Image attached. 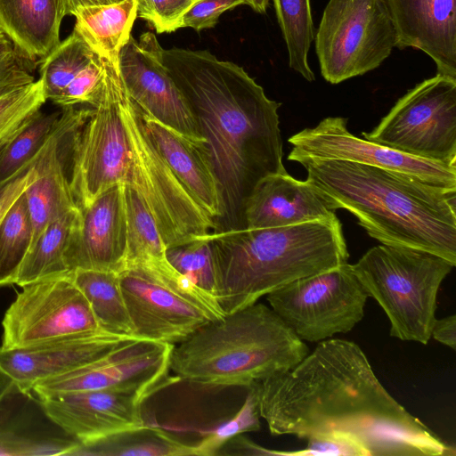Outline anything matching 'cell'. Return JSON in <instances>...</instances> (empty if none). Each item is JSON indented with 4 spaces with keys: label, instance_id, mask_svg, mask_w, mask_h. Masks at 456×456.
<instances>
[{
    "label": "cell",
    "instance_id": "6da1fadb",
    "mask_svg": "<svg viewBox=\"0 0 456 456\" xmlns=\"http://www.w3.org/2000/svg\"><path fill=\"white\" fill-rule=\"evenodd\" d=\"M253 385L273 435L307 439L340 432L369 456L456 454L389 394L353 341H320L292 369Z\"/></svg>",
    "mask_w": 456,
    "mask_h": 456
},
{
    "label": "cell",
    "instance_id": "7a4b0ae2",
    "mask_svg": "<svg viewBox=\"0 0 456 456\" xmlns=\"http://www.w3.org/2000/svg\"><path fill=\"white\" fill-rule=\"evenodd\" d=\"M162 58L192 109L220 185L224 213L216 231L245 228L244 204L255 185L287 172L281 104L241 66L207 50L163 48Z\"/></svg>",
    "mask_w": 456,
    "mask_h": 456
},
{
    "label": "cell",
    "instance_id": "3957f363",
    "mask_svg": "<svg viewBox=\"0 0 456 456\" xmlns=\"http://www.w3.org/2000/svg\"><path fill=\"white\" fill-rule=\"evenodd\" d=\"M307 180L352 213L373 239L438 255L456 265V190L364 164L295 157Z\"/></svg>",
    "mask_w": 456,
    "mask_h": 456
},
{
    "label": "cell",
    "instance_id": "277c9868",
    "mask_svg": "<svg viewBox=\"0 0 456 456\" xmlns=\"http://www.w3.org/2000/svg\"><path fill=\"white\" fill-rule=\"evenodd\" d=\"M207 238L215 297L224 314L296 280L345 264L349 256L337 216L289 226L216 231Z\"/></svg>",
    "mask_w": 456,
    "mask_h": 456
},
{
    "label": "cell",
    "instance_id": "5b68a950",
    "mask_svg": "<svg viewBox=\"0 0 456 456\" xmlns=\"http://www.w3.org/2000/svg\"><path fill=\"white\" fill-rule=\"evenodd\" d=\"M308 346L263 303L210 322L173 346L169 368L207 387H246L295 367Z\"/></svg>",
    "mask_w": 456,
    "mask_h": 456
},
{
    "label": "cell",
    "instance_id": "8992f818",
    "mask_svg": "<svg viewBox=\"0 0 456 456\" xmlns=\"http://www.w3.org/2000/svg\"><path fill=\"white\" fill-rule=\"evenodd\" d=\"M354 273L390 322V336L427 345L439 288L455 265L422 249L380 245L355 264Z\"/></svg>",
    "mask_w": 456,
    "mask_h": 456
},
{
    "label": "cell",
    "instance_id": "52a82bcc",
    "mask_svg": "<svg viewBox=\"0 0 456 456\" xmlns=\"http://www.w3.org/2000/svg\"><path fill=\"white\" fill-rule=\"evenodd\" d=\"M118 277L135 338L175 345L225 315L214 296L167 259L126 264Z\"/></svg>",
    "mask_w": 456,
    "mask_h": 456
},
{
    "label": "cell",
    "instance_id": "ba28073f",
    "mask_svg": "<svg viewBox=\"0 0 456 456\" xmlns=\"http://www.w3.org/2000/svg\"><path fill=\"white\" fill-rule=\"evenodd\" d=\"M118 106L128 143L129 165L125 183L143 200L166 247L181 245L215 232V220L179 182L155 147L146 131L141 109L127 94L122 79Z\"/></svg>",
    "mask_w": 456,
    "mask_h": 456
},
{
    "label": "cell",
    "instance_id": "9c48e42d",
    "mask_svg": "<svg viewBox=\"0 0 456 456\" xmlns=\"http://www.w3.org/2000/svg\"><path fill=\"white\" fill-rule=\"evenodd\" d=\"M314 42L323 78L338 84L378 68L396 32L383 0H330Z\"/></svg>",
    "mask_w": 456,
    "mask_h": 456
},
{
    "label": "cell",
    "instance_id": "30bf717a",
    "mask_svg": "<svg viewBox=\"0 0 456 456\" xmlns=\"http://www.w3.org/2000/svg\"><path fill=\"white\" fill-rule=\"evenodd\" d=\"M368 293L347 262L266 295L269 306L303 341L346 333L363 318Z\"/></svg>",
    "mask_w": 456,
    "mask_h": 456
},
{
    "label": "cell",
    "instance_id": "8fae6325",
    "mask_svg": "<svg viewBox=\"0 0 456 456\" xmlns=\"http://www.w3.org/2000/svg\"><path fill=\"white\" fill-rule=\"evenodd\" d=\"M102 94L89 118L73 132L69 154V185L79 208L89 206L128 173V143L119 113L121 77L118 64L106 59Z\"/></svg>",
    "mask_w": 456,
    "mask_h": 456
},
{
    "label": "cell",
    "instance_id": "7c38bea8",
    "mask_svg": "<svg viewBox=\"0 0 456 456\" xmlns=\"http://www.w3.org/2000/svg\"><path fill=\"white\" fill-rule=\"evenodd\" d=\"M362 135L412 156L456 164V78L436 74L419 83Z\"/></svg>",
    "mask_w": 456,
    "mask_h": 456
},
{
    "label": "cell",
    "instance_id": "4fadbf2b",
    "mask_svg": "<svg viewBox=\"0 0 456 456\" xmlns=\"http://www.w3.org/2000/svg\"><path fill=\"white\" fill-rule=\"evenodd\" d=\"M3 322V348H20L104 332L70 273L21 286Z\"/></svg>",
    "mask_w": 456,
    "mask_h": 456
},
{
    "label": "cell",
    "instance_id": "5bb4252c",
    "mask_svg": "<svg viewBox=\"0 0 456 456\" xmlns=\"http://www.w3.org/2000/svg\"><path fill=\"white\" fill-rule=\"evenodd\" d=\"M347 118L328 117L315 126L289 138L293 146L288 159L311 157L346 160L412 176L426 183L456 190V164L412 156L386 145L360 138L347 129Z\"/></svg>",
    "mask_w": 456,
    "mask_h": 456
},
{
    "label": "cell",
    "instance_id": "9a60e30c",
    "mask_svg": "<svg viewBox=\"0 0 456 456\" xmlns=\"http://www.w3.org/2000/svg\"><path fill=\"white\" fill-rule=\"evenodd\" d=\"M173 346L134 338L94 362L36 383L32 392L39 399L100 389L135 390L150 395L165 383Z\"/></svg>",
    "mask_w": 456,
    "mask_h": 456
},
{
    "label": "cell",
    "instance_id": "2e32d148",
    "mask_svg": "<svg viewBox=\"0 0 456 456\" xmlns=\"http://www.w3.org/2000/svg\"><path fill=\"white\" fill-rule=\"evenodd\" d=\"M162 52L152 32L142 33L139 40L131 35L118 62L125 89L144 113L188 138L205 141L191 107L164 65Z\"/></svg>",
    "mask_w": 456,
    "mask_h": 456
},
{
    "label": "cell",
    "instance_id": "e0dca14e",
    "mask_svg": "<svg viewBox=\"0 0 456 456\" xmlns=\"http://www.w3.org/2000/svg\"><path fill=\"white\" fill-rule=\"evenodd\" d=\"M148 396L135 390L100 389L57 394L39 403L50 420L87 446L145 425L142 403Z\"/></svg>",
    "mask_w": 456,
    "mask_h": 456
},
{
    "label": "cell",
    "instance_id": "ac0fdd59",
    "mask_svg": "<svg viewBox=\"0 0 456 456\" xmlns=\"http://www.w3.org/2000/svg\"><path fill=\"white\" fill-rule=\"evenodd\" d=\"M127 252L124 183H116L80 208L65 255L69 272L92 269L119 273Z\"/></svg>",
    "mask_w": 456,
    "mask_h": 456
},
{
    "label": "cell",
    "instance_id": "d6986e66",
    "mask_svg": "<svg viewBox=\"0 0 456 456\" xmlns=\"http://www.w3.org/2000/svg\"><path fill=\"white\" fill-rule=\"evenodd\" d=\"M134 338L97 332L26 347L0 346V372L16 391L28 395L36 383L94 362Z\"/></svg>",
    "mask_w": 456,
    "mask_h": 456
},
{
    "label": "cell",
    "instance_id": "ffe728a7",
    "mask_svg": "<svg viewBox=\"0 0 456 456\" xmlns=\"http://www.w3.org/2000/svg\"><path fill=\"white\" fill-rule=\"evenodd\" d=\"M333 201L314 183L286 173L260 179L247 198L245 228L294 225L336 216Z\"/></svg>",
    "mask_w": 456,
    "mask_h": 456
},
{
    "label": "cell",
    "instance_id": "44dd1931",
    "mask_svg": "<svg viewBox=\"0 0 456 456\" xmlns=\"http://www.w3.org/2000/svg\"><path fill=\"white\" fill-rule=\"evenodd\" d=\"M396 32V46L419 49L436 74L456 78V0H383Z\"/></svg>",
    "mask_w": 456,
    "mask_h": 456
},
{
    "label": "cell",
    "instance_id": "7402d4cb",
    "mask_svg": "<svg viewBox=\"0 0 456 456\" xmlns=\"http://www.w3.org/2000/svg\"><path fill=\"white\" fill-rule=\"evenodd\" d=\"M141 114L150 138L171 171L217 225L224 213L223 199L206 142L188 138L142 110Z\"/></svg>",
    "mask_w": 456,
    "mask_h": 456
},
{
    "label": "cell",
    "instance_id": "603a6c76",
    "mask_svg": "<svg viewBox=\"0 0 456 456\" xmlns=\"http://www.w3.org/2000/svg\"><path fill=\"white\" fill-rule=\"evenodd\" d=\"M66 15L65 0H0V31L39 64L61 42Z\"/></svg>",
    "mask_w": 456,
    "mask_h": 456
},
{
    "label": "cell",
    "instance_id": "cb8c5ba5",
    "mask_svg": "<svg viewBox=\"0 0 456 456\" xmlns=\"http://www.w3.org/2000/svg\"><path fill=\"white\" fill-rule=\"evenodd\" d=\"M137 0L83 6L72 12L74 29L99 56L114 64L131 37L137 18Z\"/></svg>",
    "mask_w": 456,
    "mask_h": 456
},
{
    "label": "cell",
    "instance_id": "d4e9b609",
    "mask_svg": "<svg viewBox=\"0 0 456 456\" xmlns=\"http://www.w3.org/2000/svg\"><path fill=\"white\" fill-rule=\"evenodd\" d=\"M79 216V207L71 208L45 226L22 260L15 284L21 287L42 278L69 273L65 255Z\"/></svg>",
    "mask_w": 456,
    "mask_h": 456
},
{
    "label": "cell",
    "instance_id": "484cf974",
    "mask_svg": "<svg viewBox=\"0 0 456 456\" xmlns=\"http://www.w3.org/2000/svg\"><path fill=\"white\" fill-rule=\"evenodd\" d=\"M69 273L87 299L101 330L110 334L134 338L118 273L92 269H75Z\"/></svg>",
    "mask_w": 456,
    "mask_h": 456
},
{
    "label": "cell",
    "instance_id": "4316f807",
    "mask_svg": "<svg viewBox=\"0 0 456 456\" xmlns=\"http://www.w3.org/2000/svg\"><path fill=\"white\" fill-rule=\"evenodd\" d=\"M75 455L188 456L195 455V447L178 441L160 428L145 424L116 433L87 446L80 445Z\"/></svg>",
    "mask_w": 456,
    "mask_h": 456
},
{
    "label": "cell",
    "instance_id": "83f0119b",
    "mask_svg": "<svg viewBox=\"0 0 456 456\" xmlns=\"http://www.w3.org/2000/svg\"><path fill=\"white\" fill-rule=\"evenodd\" d=\"M278 24L289 54V68L312 82L315 76L308 63L314 40L310 0H273Z\"/></svg>",
    "mask_w": 456,
    "mask_h": 456
},
{
    "label": "cell",
    "instance_id": "f1b7e54d",
    "mask_svg": "<svg viewBox=\"0 0 456 456\" xmlns=\"http://www.w3.org/2000/svg\"><path fill=\"white\" fill-rule=\"evenodd\" d=\"M98 54L73 29L72 33L39 61V78L47 100H53Z\"/></svg>",
    "mask_w": 456,
    "mask_h": 456
},
{
    "label": "cell",
    "instance_id": "f546056e",
    "mask_svg": "<svg viewBox=\"0 0 456 456\" xmlns=\"http://www.w3.org/2000/svg\"><path fill=\"white\" fill-rule=\"evenodd\" d=\"M124 196L127 239L126 265L145 260L167 259V247L143 200L131 186L126 183H124Z\"/></svg>",
    "mask_w": 456,
    "mask_h": 456
},
{
    "label": "cell",
    "instance_id": "4dcf8cb0",
    "mask_svg": "<svg viewBox=\"0 0 456 456\" xmlns=\"http://www.w3.org/2000/svg\"><path fill=\"white\" fill-rule=\"evenodd\" d=\"M31 239L30 216L23 192L0 221V286L14 283Z\"/></svg>",
    "mask_w": 456,
    "mask_h": 456
},
{
    "label": "cell",
    "instance_id": "1f68e13d",
    "mask_svg": "<svg viewBox=\"0 0 456 456\" xmlns=\"http://www.w3.org/2000/svg\"><path fill=\"white\" fill-rule=\"evenodd\" d=\"M61 112L38 111L9 141L0 152V183L17 175L30 163L56 126Z\"/></svg>",
    "mask_w": 456,
    "mask_h": 456
},
{
    "label": "cell",
    "instance_id": "d6a6232c",
    "mask_svg": "<svg viewBox=\"0 0 456 456\" xmlns=\"http://www.w3.org/2000/svg\"><path fill=\"white\" fill-rule=\"evenodd\" d=\"M166 256L176 271L215 297V267L211 244L207 235L167 248Z\"/></svg>",
    "mask_w": 456,
    "mask_h": 456
},
{
    "label": "cell",
    "instance_id": "836d02e7",
    "mask_svg": "<svg viewBox=\"0 0 456 456\" xmlns=\"http://www.w3.org/2000/svg\"><path fill=\"white\" fill-rule=\"evenodd\" d=\"M80 445L72 437L45 436L0 428V456L75 455Z\"/></svg>",
    "mask_w": 456,
    "mask_h": 456
},
{
    "label": "cell",
    "instance_id": "e575fe53",
    "mask_svg": "<svg viewBox=\"0 0 456 456\" xmlns=\"http://www.w3.org/2000/svg\"><path fill=\"white\" fill-rule=\"evenodd\" d=\"M248 392L243 404L237 413L210 431L195 447L197 456H214L231 438L260 429V413L258 399L254 385L248 387Z\"/></svg>",
    "mask_w": 456,
    "mask_h": 456
},
{
    "label": "cell",
    "instance_id": "d590c367",
    "mask_svg": "<svg viewBox=\"0 0 456 456\" xmlns=\"http://www.w3.org/2000/svg\"><path fill=\"white\" fill-rule=\"evenodd\" d=\"M40 78L0 96V139L21 126L46 102Z\"/></svg>",
    "mask_w": 456,
    "mask_h": 456
},
{
    "label": "cell",
    "instance_id": "8d00e7d4",
    "mask_svg": "<svg viewBox=\"0 0 456 456\" xmlns=\"http://www.w3.org/2000/svg\"><path fill=\"white\" fill-rule=\"evenodd\" d=\"M106 59L97 55L52 102L62 109L77 105L94 107L106 77Z\"/></svg>",
    "mask_w": 456,
    "mask_h": 456
},
{
    "label": "cell",
    "instance_id": "74e56055",
    "mask_svg": "<svg viewBox=\"0 0 456 456\" xmlns=\"http://www.w3.org/2000/svg\"><path fill=\"white\" fill-rule=\"evenodd\" d=\"M37 61L22 54L0 31V96L35 81Z\"/></svg>",
    "mask_w": 456,
    "mask_h": 456
},
{
    "label": "cell",
    "instance_id": "f35d334b",
    "mask_svg": "<svg viewBox=\"0 0 456 456\" xmlns=\"http://www.w3.org/2000/svg\"><path fill=\"white\" fill-rule=\"evenodd\" d=\"M193 0H140L137 17L146 20L157 33H171L181 28L183 14Z\"/></svg>",
    "mask_w": 456,
    "mask_h": 456
},
{
    "label": "cell",
    "instance_id": "ab89813d",
    "mask_svg": "<svg viewBox=\"0 0 456 456\" xmlns=\"http://www.w3.org/2000/svg\"><path fill=\"white\" fill-rule=\"evenodd\" d=\"M307 446L297 451H283L284 456H369L367 450L347 434L332 432L307 438Z\"/></svg>",
    "mask_w": 456,
    "mask_h": 456
},
{
    "label": "cell",
    "instance_id": "60d3db41",
    "mask_svg": "<svg viewBox=\"0 0 456 456\" xmlns=\"http://www.w3.org/2000/svg\"><path fill=\"white\" fill-rule=\"evenodd\" d=\"M245 4L244 0H193L183 14L182 28H191L196 31L214 28L223 12Z\"/></svg>",
    "mask_w": 456,
    "mask_h": 456
},
{
    "label": "cell",
    "instance_id": "b9f144b4",
    "mask_svg": "<svg viewBox=\"0 0 456 456\" xmlns=\"http://www.w3.org/2000/svg\"><path fill=\"white\" fill-rule=\"evenodd\" d=\"M36 169L31 161L17 175L0 183V221L13 202L35 181Z\"/></svg>",
    "mask_w": 456,
    "mask_h": 456
},
{
    "label": "cell",
    "instance_id": "7bdbcfd3",
    "mask_svg": "<svg viewBox=\"0 0 456 456\" xmlns=\"http://www.w3.org/2000/svg\"><path fill=\"white\" fill-rule=\"evenodd\" d=\"M216 455H281V451L264 448L240 434L227 441Z\"/></svg>",
    "mask_w": 456,
    "mask_h": 456
},
{
    "label": "cell",
    "instance_id": "ee69618b",
    "mask_svg": "<svg viewBox=\"0 0 456 456\" xmlns=\"http://www.w3.org/2000/svg\"><path fill=\"white\" fill-rule=\"evenodd\" d=\"M431 337L439 343L456 348V315L452 314L442 319H436L432 330Z\"/></svg>",
    "mask_w": 456,
    "mask_h": 456
},
{
    "label": "cell",
    "instance_id": "f6af8a7d",
    "mask_svg": "<svg viewBox=\"0 0 456 456\" xmlns=\"http://www.w3.org/2000/svg\"><path fill=\"white\" fill-rule=\"evenodd\" d=\"M120 0H65L67 6V13L68 15H71L72 12L83 6H90V5H99V4H108L118 2Z\"/></svg>",
    "mask_w": 456,
    "mask_h": 456
},
{
    "label": "cell",
    "instance_id": "bcb514c9",
    "mask_svg": "<svg viewBox=\"0 0 456 456\" xmlns=\"http://www.w3.org/2000/svg\"><path fill=\"white\" fill-rule=\"evenodd\" d=\"M16 390L12 381L0 372V404L12 392Z\"/></svg>",
    "mask_w": 456,
    "mask_h": 456
},
{
    "label": "cell",
    "instance_id": "7dc6e473",
    "mask_svg": "<svg viewBox=\"0 0 456 456\" xmlns=\"http://www.w3.org/2000/svg\"><path fill=\"white\" fill-rule=\"evenodd\" d=\"M245 4L250 6L255 12L258 13H265L270 0H244Z\"/></svg>",
    "mask_w": 456,
    "mask_h": 456
},
{
    "label": "cell",
    "instance_id": "c3c4849f",
    "mask_svg": "<svg viewBox=\"0 0 456 456\" xmlns=\"http://www.w3.org/2000/svg\"><path fill=\"white\" fill-rule=\"evenodd\" d=\"M34 117V116H33ZM27 121V122H28ZM26 122V123H27ZM24 123L19 128L13 130L12 132L9 133L5 136L0 139V152L5 147V145L9 142V141L20 131V129L26 124Z\"/></svg>",
    "mask_w": 456,
    "mask_h": 456
},
{
    "label": "cell",
    "instance_id": "681fc988",
    "mask_svg": "<svg viewBox=\"0 0 456 456\" xmlns=\"http://www.w3.org/2000/svg\"><path fill=\"white\" fill-rule=\"evenodd\" d=\"M140 0H137V3L139 2Z\"/></svg>",
    "mask_w": 456,
    "mask_h": 456
}]
</instances>
